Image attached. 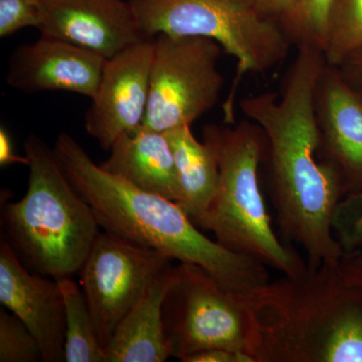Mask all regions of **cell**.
<instances>
[{
	"instance_id": "26",
	"label": "cell",
	"mask_w": 362,
	"mask_h": 362,
	"mask_svg": "<svg viewBox=\"0 0 362 362\" xmlns=\"http://www.w3.org/2000/svg\"><path fill=\"white\" fill-rule=\"evenodd\" d=\"M337 68L345 80L362 95V47L352 52Z\"/></svg>"
},
{
	"instance_id": "20",
	"label": "cell",
	"mask_w": 362,
	"mask_h": 362,
	"mask_svg": "<svg viewBox=\"0 0 362 362\" xmlns=\"http://www.w3.org/2000/svg\"><path fill=\"white\" fill-rule=\"evenodd\" d=\"M40 361L44 356L33 333L18 316L0 309V362Z\"/></svg>"
},
{
	"instance_id": "5",
	"label": "cell",
	"mask_w": 362,
	"mask_h": 362,
	"mask_svg": "<svg viewBox=\"0 0 362 362\" xmlns=\"http://www.w3.org/2000/svg\"><path fill=\"white\" fill-rule=\"evenodd\" d=\"M202 141L214 152L218 166L216 194L197 226L213 233L216 242L275 269L283 275H302L306 259L274 230L259 187V169L268 153L265 133L247 120L202 129Z\"/></svg>"
},
{
	"instance_id": "21",
	"label": "cell",
	"mask_w": 362,
	"mask_h": 362,
	"mask_svg": "<svg viewBox=\"0 0 362 362\" xmlns=\"http://www.w3.org/2000/svg\"><path fill=\"white\" fill-rule=\"evenodd\" d=\"M333 1L334 0H304L296 23L289 33L292 44H311L323 51Z\"/></svg>"
},
{
	"instance_id": "28",
	"label": "cell",
	"mask_w": 362,
	"mask_h": 362,
	"mask_svg": "<svg viewBox=\"0 0 362 362\" xmlns=\"http://www.w3.org/2000/svg\"><path fill=\"white\" fill-rule=\"evenodd\" d=\"M352 258H354V262L357 264V265H359L362 267V252H356L352 254Z\"/></svg>"
},
{
	"instance_id": "27",
	"label": "cell",
	"mask_w": 362,
	"mask_h": 362,
	"mask_svg": "<svg viewBox=\"0 0 362 362\" xmlns=\"http://www.w3.org/2000/svg\"><path fill=\"white\" fill-rule=\"evenodd\" d=\"M26 156H20L16 153L13 138L6 127L0 128V166L13 165V164H23L28 165Z\"/></svg>"
},
{
	"instance_id": "4",
	"label": "cell",
	"mask_w": 362,
	"mask_h": 362,
	"mask_svg": "<svg viewBox=\"0 0 362 362\" xmlns=\"http://www.w3.org/2000/svg\"><path fill=\"white\" fill-rule=\"evenodd\" d=\"M25 153L28 189L20 201L2 204L1 237L33 273L73 277L100 233L96 216L44 140L28 135Z\"/></svg>"
},
{
	"instance_id": "15",
	"label": "cell",
	"mask_w": 362,
	"mask_h": 362,
	"mask_svg": "<svg viewBox=\"0 0 362 362\" xmlns=\"http://www.w3.org/2000/svg\"><path fill=\"white\" fill-rule=\"evenodd\" d=\"M100 166L144 192L176 204L180 199L175 158L164 133L141 126L120 136Z\"/></svg>"
},
{
	"instance_id": "7",
	"label": "cell",
	"mask_w": 362,
	"mask_h": 362,
	"mask_svg": "<svg viewBox=\"0 0 362 362\" xmlns=\"http://www.w3.org/2000/svg\"><path fill=\"white\" fill-rule=\"evenodd\" d=\"M216 40L202 37H153L148 104L142 126L157 132L192 126L216 106L225 85Z\"/></svg>"
},
{
	"instance_id": "23",
	"label": "cell",
	"mask_w": 362,
	"mask_h": 362,
	"mask_svg": "<svg viewBox=\"0 0 362 362\" xmlns=\"http://www.w3.org/2000/svg\"><path fill=\"white\" fill-rule=\"evenodd\" d=\"M40 0H0V37L25 28H39Z\"/></svg>"
},
{
	"instance_id": "8",
	"label": "cell",
	"mask_w": 362,
	"mask_h": 362,
	"mask_svg": "<svg viewBox=\"0 0 362 362\" xmlns=\"http://www.w3.org/2000/svg\"><path fill=\"white\" fill-rule=\"evenodd\" d=\"M163 325L169 354L180 361L214 349L247 354L246 296L226 291L201 267L178 264L164 300Z\"/></svg>"
},
{
	"instance_id": "17",
	"label": "cell",
	"mask_w": 362,
	"mask_h": 362,
	"mask_svg": "<svg viewBox=\"0 0 362 362\" xmlns=\"http://www.w3.org/2000/svg\"><path fill=\"white\" fill-rule=\"evenodd\" d=\"M168 138L180 185L177 204L197 225L213 201L218 182V166L209 145L195 138L192 126L164 133Z\"/></svg>"
},
{
	"instance_id": "22",
	"label": "cell",
	"mask_w": 362,
	"mask_h": 362,
	"mask_svg": "<svg viewBox=\"0 0 362 362\" xmlns=\"http://www.w3.org/2000/svg\"><path fill=\"white\" fill-rule=\"evenodd\" d=\"M334 232L346 254L362 247V189L345 195L337 207Z\"/></svg>"
},
{
	"instance_id": "19",
	"label": "cell",
	"mask_w": 362,
	"mask_h": 362,
	"mask_svg": "<svg viewBox=\"0 0 362 362\" xmlns=\"http://www.w3.org/2000/svg\"><path fill=\"white\" fill-rule=\"evenodd\" d=\"M362 47V0H334L326 28L323 54L327 65L338 66Z\"/></svg>"
},
{
	"instance_id": "16",
	"label": "cell",
	"mask_w": 362,
	"mask_h": 362,
	"mask_svg": "<svg viewBox=\"0 0 362 362\" xmlns=\"http://www.w3.org/2000/svg\"><path fill=\"white\" fill-rule=\"evenodd\" d=\"M177 275L173 264L157 276L118 326L105 347L106 362H164L169 354L163 325V304Z\"/></svg>"
},
{
	"instance_id": "12",
	"label": "cell",
	"mask_w": 362,
	"mask_h": 362,
	"mask_svg": "<svg viewBox=\"0 0 362 362\" xmlns=\"http://www.w3.org/2000/svg\"><path fill=\"white\" fill-rule=\"evenodd\" d=\"M0 303L33 333L45 362L66 361V309L58 280L28 270L2 237Z\"/></svg>"
},
{
	"instance_id": "9",
	"label": "cell",
	"mask_w": 362,
	"mask_h": 362,
	"mask_svg": "<svg viewBox=\"0 0 362 362\" xmlns=\"http://www.w3.org/2000/svg\"><path fill=\"white\" fill-rule=\"evenodd\" d=\"M173 261L106 230L98 235L78 274L104 349L125 316Z\"/></svg>"
},
{
	"instance_id": "3",
	"label": "cell",
	"mask_w": 362,
	"mask_h": 362,
	"mask_svg": "<svg viewBox=\"0 0 362 362\" xmlns=\"http://www.w3.org/2000/svg\"><path fill=\"white\" fill-rule=\"evenodd\" d=\"M52 149L106 232L201 267L233 294L247 296L270 280L267 266L207 238L175 202L107 173L73 136L61 133Z\"/></svg>"
},
{
	"instance_id": "14",
	"label": "cell",
	"mask_w": 362,
	"mask_h": 362,
	"mask_svg": "<svg viewBox=\"0 0 362 362\" xmlns=\"http://www.w3.org/2000/svg\"><path fill=\"white\" fill-rule=\"evenodd\" d=\"M321 152L337 169L346 195L362 189V95L337 66L326 65L315 97Z\"/></svg>"
},
{
	"instance_id": "13",
	"label": "cell",
	"mask_w": 362,
	"mask_h": 362,
	"mask_svg": "<svg viewBox=\"0 0 362 362\" xmlns=\"http://www.w3.org/2000/svg\"><path fill=\"white\" fill-rule=\"evenodd\" d=\"M107 59L57 37L42 35L16 47L9 59L7 84L20 92L65 90L96 95Z\"/></svg>"
},
{
	"instance_id": "24",
	"label": "cell",
	"mask_w": 362,
	"mask_h": 362,
	"mask_svg": "<svg viewBox=\"0 0 362 362\" xmlns=\"http://www.w3.org/2000/svg\"><path fill=\"white\" fill-rule=\"evenodd\" d=\"M255 1L266 16L277 21L283 26L289 37L290 32L296 23L304 0H255Z\"/></svg>"
},
{
	"instance_id": "25",
	"label": "cell",
	"mask_w": 362,
	"mask_h": 362,
	"mask_svg": "<svg viewBox=\"0 0 362 362\" xmlns=\"http://www.w3.org/2000/svg\"><path fill=\"white\" fill-rule=\"evenodd\" d=\"M182 362H252L244 352L225 349L202 350L183 358Z\"/></svg>"
},
{
	"instance_id": "18",
	"label": "cell",
	"mask_w": 362,
	"mask_h": 362,
	"mask_svg": "<svg viewBox=\"0 0 362 362\" xmlns=\"http://www.w3.org/2000/svg\"><path fill=\"white\" fill-rule=\"evenodd\" d=\"M66 309V362H106L105 349L82 287L71 277L59 279Z\"/></svg>"
},
{
	"instance_id": "6",
	"label": "cell",
	"mask_w": 362,
	"mask_h": 362,
	"mask_svg": "<svg viewBox=\"0 0 362 362\" xmlns=\"http://www.w3.org/2000/svg\"><path fill=\"white\" fill-rule=\"evenodd\" d=\"M145 37L160 33L216 40L237 61L223 103L225 123H235L237 90L247 74L263 75L284 61L292 44L283 26L255 0H128Z\"/></svg>"
},
{
	"instance_id": "11",
	"label": "cell",
	"mask_w": 362,
	"mask_h": 362,
	"mask_svg": "<svg viewBox=\"0 0 362 362\" xmlns=\"http://www.w3.org/2000/svg\"><path fill=\"white\" fill-rule=\"evenodd\" d=\"M40 33L84 47L105 59L147 39L128 0H40Z\"/></svg>"
},
{
	"instance_id": "10",
	"label": "cell",
	"mask_w": 362,
	"mask_h": 362,
	"mask_svg": "<svg viewBox=\"0 0 362 362\" xmlns=\"http://www.w3.org/2000/svg\"><path fill=\"white\" fill-rule=\"evenodd\" d=\"M153 37L107 59L96 95L86 112L88 134L110 151L120 136L141 127L148 104Z\"/></svg>"
},
{
	"instance_id": "1",
	"label": "cell",
	"mask_w": 362,
	"mask_h": 362,
	"mask_svg": "<svg viewBox=\"0 0 362 362\" xmlns=\"http://www.w3.org/2000/svg\"><path fill=\"white\" fill-rule=\"evenodd\" d=\"M297 49L281 96L251 95L240 100V108L265 133L280 237L301 247L308 268H316L344 257L334 218L346 190L321 152L315 97L325 57L314 45Z\"/></svg>"
},
{
	"instance_id": "2",
	"label": "cell",
	"mask_w": 362,
	"mask_h": 362,
	"mask_svg": "<svg viewBox=\"0 0 362 362\" xmlns=\"http://www.w3.org/2000/svg\"><path fill=\"white\" fill-rule=\"evenodd\" d=\"M252 362H362V267L349 254L246 296Z\"/></svg>"
}]
</instances>
